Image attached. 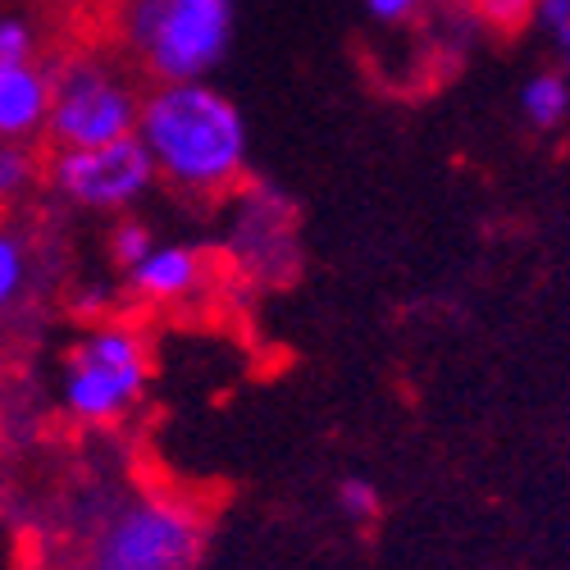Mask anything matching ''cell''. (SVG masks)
Masks as SVG:
<instances>
[{"label":"cell","mask_w":570,"mask_h":570,"mask_svg":"<svg viewBox=\"0 0 570 570\" xmlns=\"http://www.w3.org/2000/svg\"><path fill=\"white\" fill-rule=\"evenodd\" d=\"M132 137L147 147L160 187L193 202H224L247 183L252 128L228 91L202 82H151Z\"/></svg>","instance_id":"1"},{"label":"cell","mask_w":570,"mask_h":570,"mask_svg":"<svg viewBox=\"0 0 570 570\" xmlns=\"http://www.w3.org/2000/svg\"><path fill=\"white\" fill-rule=\"evenodd\" d=\"M115 32L151 82H202L233 51L237 0H119Z\"/></svg>","instance_id":"2"},{"label":"cell","mask_w":570,"mask_h":570,"mask_svg":"<svg viewBox=\"0 0 570 570\" xmlns=\"http://www.w3.org/2000/svg\"><path fill=\"white\" fill-rule=\"evenodd\" d=\"M151 374V343L132 320H91L65 352L60 406L82 424H115L147 397Z\"/></svg>","instance_id":"3"},{"label":"cell","mask_w":570,"mask_h":570,"mask_svg":"<svg viewBox=\"0 0 570 570\" xmlns=\"http://www.w3.org/2000/svg\"><path fill=\"white\" fill-rule=\"evenodd\" d=\"M141 110V87L124 60L106 51H69L51 60V147H101L115 137H132Z\"/></svg>","instance_id":"4"},{"label":"cell","mask_w":570,"mask_h":570,"mask_svg":"<svg viewBox=\"0 0 570 570\" xmlns=\"http://www.w3.org/2000/svg\"><path fill=\"white\" fill-rule=\"evenodd\" d=\"M41 187L65 210L119 219L147 206L160 178L137 137H115L101 141V147H51L41 169Z\"/></svg>","instance_id":"5"},{"label":"cell","mask_w":570,"mask_h":570,"mask_svg":"<svg viewBox=\"0 0 570 570\" xmlns=\"http://www.w3.org/2000/svg\"><path fill=\"white\" fill-rule=\"evenodd\" d=\"M228 219L219 228V256L252 288H283L302 274V215L274 183H243L224 197Z\"/></svg>","instance_id":"6"},{"label":"cell","mask_w":570,"mask_h":570,"mask_svg":"<svg viewBox=\"0 0 570 570\" xmlns=\"http://www.w3.org/2000/svg\"><path fill=\"white\" fill-rule=\"evenodd\" d=\"M206 543V515L183 498H137L124 507L101 543L97 570H193Z\"/></svg>","instance_id":"7"},{"label":"cell","mask_w":570,"mask_h":570,"mask_svg":"<svg viewBox=\"0 0 570 570\" xmlns=\"http://www.w3.org/2000/svg\"><path fill=\"white\" fill-rule=\"evenodd\" d=\"M215 261L202 243H187V237H156V247L132 261L119 278L124 288L147 302V306H187L210 288Z\"/></svg>","instance_id":"8"},{"label":"cell","mask_w":570,"mask_h":570,"mask_svg":"<svg viewBox=\"0 0 570 570\" xmlns=\"http://www.w3.org/2000/svg\"><path fill=\"white\" fill-rule=\"evenodd\" d=\"M51 119V60H28L0 73V137L41 141Z\"/></svg>","instance_id":"9"},{"label":"cell","mask_w":570,"mask_h":570,"mask_svg":"<svg viewBox=\"0 0 570 570\" xmlns=\"http://www.w3.org/2000/svg\"><path fill=\"white\" fill-rule=\"evenodd\" d=\"M41 283V252L32 233L0 219V320L14 315Z\"/></svg>","instance_id":"10"},{"label":"cell","mask_w":570,"mask_h":570,"mask_svg":"<svg viewBox=\"0 0 570 570\" xmlns=\"http://www.w3.org/2000/svg\"><path fill=\"white\" fill-rule=\"evenodd\" d=\"M520 119H525L534 132H557L570 124V69L548 65L539 73H530L520 82Z\"/></svg>","instance_id":"11"},{"label":"cell","mask_w":570,"mask_h":570,"mask_svg":"<svg viewBox=\"0 0 570 570\" xmlns=\"http://www.w3.org/2000/svg\"><path fill=\"white\" fill-rule=\"evenodd\" d=\"M46 156L37 141H10L0 137V215H14L37 187H41Z\"/></svg>","instance_id":"12"},{"label":"cell","mask_w":570,"mask_h":570,"mask_svg":"<svg viewBox=\"0 0 570 570\" xmlns=\"http://www.w3.org/2000/svg\"><path fill=\"white\" fill-rule=\"evenodd\" d=\"M156 228L141 219V215H119V219H110V233H106V256H110V265L124 274L132 261H141L151 247H156Z\"/></svg>","instance_id":"13"},{"label":"cell","mask_w":570,"mask_h":570,"mask_svg":"<svg viewBox=\"0 0 570 570\" xmlns=\"http://www.w3.org/2000/svg\"><path fill=\"white\" fill-rule=\"evenodd\" d=\"M41 56V28L23 10H0V73Z\"/></svg>","instance_id":"14"},{"label":"cell","mask_w":570,"mask_h":570,"mask_svg":"<svg viewBox=\"0 0 570 570\" xmlns=\"http://www.w3.org/2000/svg\"><path fill=\"white\" fill-rule=\"evenodd\" d=\"M474 23H480L484 32H525L530 19H534V6L539 0H465Z\"/></svg>","instance_id":"15"},{"label":"cell","mask_w":570,"mask_h":570,"mask_svg":"<svg viewBox=\"0 0 570 570\" xmlns=\"http://www.w3.org/2000/svg\"><path fill=\"white\" fill-rule=\"evenodd\" d=\"M530 28L543 37V46L552 51V60L561 69H570V0H539Z\"/></svg>","instance_id":"16"},{"label":"cell","mask_w":570,"mask_h":570,"mask_svg":"<svg viewBox=\"0 0 570 570\" xmlns=\"http://www.w3.org/2000/svg\"><path fill=\"white\" fill-rule=\"evenodd\" d=\"M361 10L379 28H415V23L430 19L434 0H361Z\"/></svg>","instance_id":"17"},{"label":"cell","mask_w":570,"mask_h":570,"mask_svg":"<svg viewBox=\"0 0 570 570\" xmlns=\"http://www.w3.org/2000/svg\"><path fill=\"white\" fill-rule=\"evenodd\" d=\"M338 507L352 520H374L379 511H384V493H379L370 480H361V474H347V480L338 484Z\"/></svg>","instance_id":"18"}]
</instances>
